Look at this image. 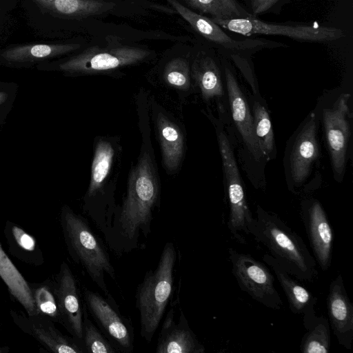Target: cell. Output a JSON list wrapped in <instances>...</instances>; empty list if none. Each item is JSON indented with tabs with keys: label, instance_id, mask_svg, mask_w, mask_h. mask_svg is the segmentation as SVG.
<instances>
[{
	"label": "cell",
	"instance_id": "6da1fadb",
	"mask_svg": "<svg viewBox=\"0 0 353 353\" xmlns=\"http://www.w3.org/2000/svg\"><path fill=\"white\" fill-rule=\"evenodd\" d=\"M138 125L141 144L136 164L129 172L127 188L121 204L111 217L112 227L130 236L152 232L154 215L161 202V184L151 139L148 97L141 89L136 97Z\"/></svg>",
	"mask_w": 353,
	"mask_h": 353
},
{
	"label": "cell",
	"instance_id": "7a4b0ae2",
	"mask_svg": "<svg viewBox=\"0 0 353 353\" xmlns=\"http://www.w3.org/2000/svg\"><path fill=\"white\" fill-rule=\"evenodd\" d=\"M248 226L249 235L262 243L292 276L313 283L319 273L316 262L301 236L275 213L258 205Z\"/></svg>",
	"mask_w": 353,
	"mask_h": 353
},
{
	"label": "cell",
	"instance_id": "3957f363",
	"mask_svg": "<svg viewBox=\"0 0 353 353\" xmlns=\"http://www.w3.org/2000/svg\"><path fill=\"white\" fill-rule=\"evenodd\" d=\"M92 39L78 53L61 63L59 69L73 76L114 74L157 57L156 52L147 46L119 36L109 34Z\"/></svg>",
	"mask_w": 353,
	"mask_h": 353
},
{
	"label": "cell",
	"instance_id": "277c9868",
	"mask_svg": "<svg viewBox=\"0 0 353 353\" xmlns=\"http://www.w3.org/2000/svg\"><path fill=\"white\" fill-rule=\"evenodd\" d=\"M121 157L122 147L118 137H96L90 181L83 198L82 210L101 233L117 204L115 193Z\"/></svg>",
	"mask_w": 353,
	"mask_h": 353
},
{
	"label": "cell",
	"instance_id": "5b68a950",
	"mask_svg": "<svg viewBox=\"0 0 353 353\" xmlns=\"http://www.w3.org/2000/svg\"><path fill=\"white\" fill-rule=\"evenodd\" d=\"M60 225L68 255L80 266L105 296L110 292L105 277L116 279V272L108 250L91 228L88 220L64 205Z\"/></svg>",
	"mask_w": 353,
	"mask_h": 353
},
{
	"label": "cell",
	"instance_id": "8992f818",
	"mask_svg": "<svg viewBox=\"0 0 353 353\" xmlns=\"http://www.w3.org/2000/svg\"><path fill=\"white\" fill-rule=\"evenodd\" d=\"M176 256L174 243L168 241L155 269L148 270L137 288L135 306L139 314L140 335L148 343L159 327L174 292Z\"/></svg>",
	"mask_w": 353,
	"mask_h": 353
},
{
	"label": "cell",
	"instance_id": "52a82bcc",
	"mask_svg": "<svg viewBox=\"0 0 353 353\" xmlns=\"http://www.w3.org/2000/svg\"><path fill=\"white\" fill-rule=\"evenodd\" d=\"M216 134L229 205L227 227L236 242L245 244V236L249 235L248 228L254 217L247 202L233 149L227 134L221 126L216 128Z\"/></svg>",
	"mask_w": 353,
	"mask_h": 353
},
{
	"label": "cell",
	"instance_id": "ba28073f",
	"mask_svg": "<svg viewBox=\"0 0 353 353\" xmlns=\"http://www.w3.org/2000/svg\"><path fill=\"white\" fill-rule=\"evenodd\" d=\"M82 295L89 315L118 352H132L134 333L132 321L121 312L110 293L103 297L83 287Z\"/></svg>",
	"mask_w": 353,
	"mask_h": 353
},
{
	"label": "cell",
	"instance_id": "9c48e42d",
	"mask_svg": "<svg viewBox=\"0 0 353 353\" xmlns=\"http://www.w3.org/2000/svg\"><path fill=\"white\" fill-rule=\"evenodd\" d=\"M231 271L239 288L260 304L279 310L283 302L274 286V277L268 267L250 254L228 249Z\"/></svg>",
	"mask_w": 353,
	"mask_h": 353
},
{
	"label": "cell",
	"instance_id": "30bf717a",
	"mask_svg": "<svg viewBox=\"0 0 353 353\" xmlns=\"http://www.w3.org/2000/svg\"><path fill=\"white\" fill-rule=\"evenodd\" d=\"M210 19L223 29L244 36L276 35L309 42L334 41L344 36L343 31L339 28L318 25H284L268 23L258 19L253 15L232 19Z\"/></svg>",
	"mask_w": 353,
	"mask_h": 353
},
{
	"label": "cell",
	"instance_id": "8fae6325",
	"mask_svg": "<svg viewBox=\"0 0 353 353\" xmlns=\"http://www.w3.org/2000/svg\"><path fill=\"white\" fill-rule=\"evenodd\" d=\"M51 278L60 312L61 325L83 348L84 303L78 281L65 261L61 263L59 271Z\"/></svg>",
	"mask_w": 353,
	"mask_h": 353
},
{
	"label": "cell",
	"instance_id": "7c38bea8",
	"mask_svg": "<svg viewBox=\"0 0 353 353\" xmlns=\"http://www.w3.org/2000/svg\"><path fill=\"white\" fill-rule=\"evenodd\" d=\"M150 117L160 146L161 163L169 174L181 168L185 153V136L178 121L155 100L149 98Z\"/></svg>",
	"mask_w": 353,
	"mask_h": 353
},
{
	"label": "cell",
	"instance_id": "4fadbf2b",
	"mask_svg": "<svg viewBox=\"0 0 353 353\" xmlns=\"http://www.w3.org/2000/svg\"><path fill=\"white\" fill-rule=\"evenodd\" d=\"M13 323L24 333L35 339L48 351L55 353H85L71 336L63 334L50 319L39 314L10 310Z\"/></svg>",
	"mask_w": 353,
	"mask_h": 353
},
{
	"label": "cell",
	"instance_id": "5bb4252c",
	"mask_svg": "<svg viewBox=\"0 0 353 353\" xmlns=\"http://www.w3.org/2000/svg\"><path fill=\"white\" fill-rule=\"evenodd\" d=\"M350 95L342 94L331 108L323 110V122L326 141L335 174L343 173L350 137L349 106Z\"/></svg>",
	"mask_w": 353,
	"mask_h": 353
},
{
	"label": "cell",
	"instance_id": "9a60e30c",
	"mask_svg": "<svg viewBox=\"0 0 353 353\" xmlns=\"http://www.w3.org/2000/svg\"><path fill=\"white\" fill-rule=\"evenodd\" d=\"M301 218L313 256L323 271L331 266L333 252V232L327 214L316 199L304 201Z\"/></svg>",
	"mask_w": 353,
	"mask_h": 353
},
{
	"label": "cell",
	"instance_id": "2e32d148",
	"mask_svg": "<svg viewBox=\"0 0 353 353\" xmlns=\"http://www.w3.org/2000/svg\"><path fill=\"white\" fill-rule=\"evenodd\" d=\"M326 303L330 328L339 345L350 350L353 341V306L341 274L332 281Z\"/></svg>",
	"mask_w": 353,
	"mask_h": 353
},
{
	"label": "cell",
	"instance_id": "e0dca14e",
	"mask_svg": "<svg viewBox=\"0 0 353 353\" xmlns=\"http://www.w3.org/2000/svg\"><path fill=\"white\" fill-rule=\"evenodd\" d=\"M225 79L233 123L248 152L259 162L264 156L254 134L252 114L233 72L227 66L225 67Z\"/></svg>",
	"mask_w": 353,
	"mask_h": 353
},
{
	"label": "cell",
	"instance_id": "ac0fdd59",
	"mask_svg": "<svg viewBox=\"0 0 353 353\" xmlns=\"http://www.w3.org/2000/svg\"><path fill=\"white\" fill-rule=\"evenodd\" d=\"M157 353H203L204 346L190 328L180 310L178 322L174 320V310L171 307L163 322L156 347Z\"/></svg>",
	"mask_w": 353,
	"mask_h": 353
},
{
	"label": "cell",
	"instance_id": "d6986e66",
	"mask_svg": "<svg viewBox=\"0 0 353 353\" xmlns=\"http://www.w3.org/2000/svg\"><path fill=\"white\" fill-rule=\"evenodd\" d=\"M166 1L196 33L214 44L232 50H245L266 44L259 40L236 41L210 18L194 12L178 0H166Z\"/></svg>",
	"mask_w": 353,
	"mask_h": 353
},
{
	"label": "cell",
	"instance_id": "ffe728a7",
	"mask_svg": "<svg viewBox=\"0 0 353 353\" xmlns=\"http://www.w3.org/2000/svg\"><path fill=\"white\" fill-rule=\"evenodd\" d=\"M316 122L314 114L299 132L291 152V176L296 184L302 183L308 176L312 163L319 154L316 139Z\"/></svg>",
	"mask_w": 353,
	"mask_h": 353
},
{
	"label": "cell",
	"instance_id": "44dd1931",
	"mask_svg": "<svg viewBox=\"0 0 353 353\" xmlns=\"http://www.w3.org/2000/svg\"><path fill=\"white\" fill-rule=\"evenodd\" d=\"M263 261L274 271L287 298L292 313L305 315L315 311L318 298L293 279L284 268L270 254L263 256Z\"/></svg>",
	"mask_w": 353,
	"mask_h": 353
},
{
	"label": "cell",
	"instance_id": "7402d4cb",
	"mask_svg": "<svg viewBox=\"0 0 353 353\" xmlns=\"http://www.w3.org/2000/svg\"><path fill=\"white\" fill-rule=\"evenodd\" d=\"M180 43L179 53L177 52L178 43L168 50L161 60L159 74L163 85L177 92L179 95L190 92L192 88L191 76L192 59L188 54H182V43Z\"/></svg>",
	"mask_w": 353,
	"mask_h": 353
},
{
	"label": "cell",
	"instance_id": "603a6c76",
	"mask_svg": "<svg viewBox=\"0 0 353 353\" xmlns=\"http://www.w3.org/2000/svg\"><path fill=\"white\" fill-rule=\"evenodd\" d=\"M191 76L205 101L223 97L224 89L219 68L213 58L205 52L199 51L192 58Z\"/></svg>",
	"mask_w": 353,
	"mask_h": 353
},
{
	"label": "cell",
	"instance_id": "cb8c5ba5",
	"mask_svg": "<svg viewBox=\"0 0 353 353\" xmlns=\"http://www.w3.org/2000/svg\"><path fill=\"white\" fill-rule=\"evenodd\" d=\"M3 234L12 256L31 266L39 267L44 263L43 252L35 239L23 228L7 221Z\"/></svg>",
	"mask_w": 353,
	"mask_h": 353
},
{
	"label": "cell",
	"instance_id": "d4e9b609",
	"mask_svg": "<svg viewBox=\"0 0 353 353\" xmlns=\"http://www.w3.org/2000/svg\"><path fill=\"white\" fill-rule=\"evenodd\" d=\"M0 278L6 285L10 296L30 315L37 314L27 281L3 250L0 243Z\"/></svg>",
	"mask_w": 353,
	"mask_h": 353
},
{
	"label": "cell",
	"instance_id": "484cf974",
	"mask_svg": "<svg viewBox=\"0 0 353 353\" xmlns=\"http://www.w3.org/2000/svg\"><path fill=\"white\" fill-rule=\"evenodd\" d=\"M306 332L299 345L303 353H328L331 346V330L328 319L317 316L316 311L303 316Z\"/></svg>",
	"mask_w": 353,
	"mask_h": 353
},
{
	"label": "cell",
	"instance_id": "4316f807",
	"mask_svg": "<svg viewBox=\"0 0 353 353\" xmlns=\"http://www.w3.org/2000/svg\"><path fill=\"white\" fill-rule=\"evenodd\" d=\"M86 43L25 45L10 48L1 55L9 62H32L79 50Z\"/></svg>",
	"mask_w": 353,
	"mask_h": 353
},
{
	"label": "cell",
	"instance_id": "83f0119b",
	"mask_svg": "<svg viewBox=\"0 0 353 353\" xmlns=\"http://www.w3.org/2000/svg\"><path fill=\"white\" fill-rule=\"evenodd\" d=\"M179 1L199 14L210 15V18L232 19L252 15L236 0H181Z\"/></svg>",
	"mask_w": 353,
	"mask_h": 353
},
{
	"label": "cell",
	"instance_id": "f1b7e54d",
	"mask_svg": "<svg viewBox=\"0 0 353 353\" xmlns=\"http://www.w3.org/2000/svg\"><path fill=\"white\" fill-rule=\"evenodd\" d=\"M28 285L37 314L46 316L55 323L61 324V316L52 278L40 283L28 281Z\"/></svg>",
	"mask_w": 353,
	"mask_h": 353
},
{
	"label": "cell",
	"instance_id": "f546056e",
	"mask_svg": "<svg viewBox=\"0 0 353 353\" xmlns=\"http://www.w3.org/2000/svg\"><path fill=\"white\" fill-rule=\"evenodd\" d=\"M254 134L261 150L269 159L274 153L275 144L273 130L269 114L265 106L259 101L253 105Z\"/></svg>",
	"mask_w": 353,
	"mask_h": 353
},
{
	"label": "cell",
	"instance_id": "4dcf8cb0",
	"mask_svg": "<svg viewBox=\"0 0 353 353\" xmlns=\"http://www.w3.org/2000/svg\"><path fill=\"white\" fill-rule=\"evenodd\" d=\"M83 346L85 353H117L112 343L90 319L85 305L83 321Z\"/></svg>",
	"mask_w": 353,
	"mask_h": 353
},
{
	"label": "cell",
	"instance_id": "1f68e13d",
	"mask_svg": "<svg viewBox=\"0 0 353 353\" xmlns=\"http://www.w3.org/2000/svg\"><path fill=\"white\" fill-rule=\"evenodd\" d=\"M279 0H250L253 15L264 13L270 10Z\"/></svg>",
	"mask_w": 353,
	"mask_h": 353
},
{
	"label": "cell",
	"instance_id": "d6a6232c",
	"mask_svg": "<svg viewBox=\"0 0 353 353\" xmlns=\"http://www.w3.org/2000/svg\"><path fill=\"white\" fill-rule=\"evenodd\" d=\"M8 94L4 92H0V105H1L7 99Z\"/></svg>",
	"mask_w": 353,
	"mask_h": 353
},
{
	"label": "cell",
	"instance_id": "836d02e7",
	"mask_svg": "<svg viewBox=\"0 0 353 353\" xmlns=\"http://www.w3.org/2000/svg\"><path fill=\"white\" fill-rule=\"evenodd\" d=\"M10 349L8 346L0 347V353L8 352Z\"/></svg>",
	"mask_w": 353,
	"mask_h": 353
},
{
	"label": "cell",
	"instance_id": "e575fe53",
	"mask_svg": "<svg viewBox=\"0 0 353 353\" xmlns=\"http://www.w3.org/2000/svg\"><path fill=\"white\" fill-rule=\"evenodd\" d=\"M1 323H0V328H1Z\"/></svg>",
	"mask_w": 353,
	"mask_h": 353
}]
</instances>
